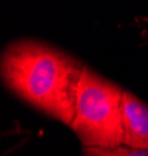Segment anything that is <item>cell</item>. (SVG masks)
Masks as SVG:
<instances>
[{"label": "cell", "mask_w": 148, "mask_h": 156, "mask_svg": "<svg viewBox=\"0 0 148 156\" xmlns=\"http://www.w3.org/2000/svg\"><path fill=\"white\" fill-rule=\"evenodd\" d=\"M86 156H148V150L129 148L120 145L117 148H84Z\"/></svg>", "instance_id": "4"}, {"label": "cell", "mask_w": 148, "mask_h": 156, "mask_svg": "<svg viewBox=\"0 0 148 156\" xmlns=\"http://www.w3.org/2000/svg\"><path fill=\"white\" fill-rule=\"evenodd\" d=\"M84 66L70 55L37 41H16L2 53V80L31 106L69 125L75 115Z\"/></svg>", "instance_id": "1"}, {"label": "cell", "mask_w": 148, "mask_h": 156, "mask_svg": "<svg viewBox=\"0 0 148 156\" xmlns=\"http://www.w3.org/2000/svg\"><path fill=\"white\" fill-rule=\"evenodd\" d=\"M70 128L84 148L123 145V90L84 66Z\"/></svg>", "instance_id": "2"}, {"label": "cell", "mask_w": 148, "mask_h": 156, "mask_svg": "<svg viewBox=\"0 0 148 156\" xmlns=\"http://www.w3.org/2000/svg\"><path fill=\"white\" fill-rule=\"evenodd\" d=\"M123 145L148 150V106L123 90Z\"/></svg>", "instance_id": "3"}]
</instances>
